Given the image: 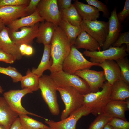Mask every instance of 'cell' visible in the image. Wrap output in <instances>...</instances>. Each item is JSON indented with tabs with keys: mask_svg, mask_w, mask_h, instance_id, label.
Masks as SVG:
<instances>
[{
	"mask_svg": "<svg viewBox=\"0 0 129 129\" xmlns=\"http://www.w3.org/2000/svg\"><path fill=\"white\" fill-rule=\"evenodd\" d=\"M54 129L52 128H51L50 127H48L47 128H43V129Z\"/></svg>",
	"mask_w": 129,
	"mask_h": 129,
	"instance_id": "49",
	"label": "cell"
},
{
	"mask_svg": "<svg viewBox=\"0 0 129 129\" xmlns=\"http://www.w3.org/2000/svg\"><path fill=\"white\" fill-rule=\"evenodd\" d=\"M29 0H0V8L6 6L27 5Z\"/></svg>",
	"mask_w": 129,
	"mask_h": 129,
	"instance_id": "36",
	"label": "cell"
},
{
	"mask_svg": "<svg viewBox=\"0 0 129 129\" xmlns=\"http://www.w3.org/2000/svg\"><path fill=\"white\" fill-rule=\"evenodd\" d=\"M15 60L12 55L0 51V61L9 63H13Z\"/></svg>",
	"mask_w": 129,
	"mask_h": 129,
	"instance_id": "39",
	"label": "cell"
},
{
	"mask_svg": "<svg viewBox=\"0 0 129 129\" xmlns=\"http://www.w3.org/2000/svg\"><path fill=\"white\" fill-rule=\"evenodd\" d=\"M39 78L28 69L26 75L23 76L20 80L22 88L30 90L33 92L37 91L39 89Z\"/></svg>",
	"mask_w": 129,
	"mask_h": 129,
	"instance_id": "26",
	"label": "cell"
},
{
	"mask_svg": "<svg viewBox=\"0 0 129 129\" xmlns=\"http://www.w3.org/2000/svg\"><path fill=\"white\" fill-rule=\"evenodd\" d=\"M59 10L62 18L65 19L73 25L80 27L82 19L73 4L68 9Z\"/></svg>",
	"mask_w": 129,
	"mask_h": 129,
	"instance_id": "27",
	"label": "cell"
},
{
	"mask_svg": "<svg viewBox=\"0 0 129 129\" xmlns=\"http://www.w3.org/2000/svg\"><path fill=\"white\" fill-rule=\"evenodd\" d=\"M73 45L78 49L83 48L86 50L91 52L100 51L101 49L98 42L82 29Z\"/></svg>",
	"mask_w": 129,
	"mask_h": 129,
	"instance_id": "20",
	"label": "cell"
},
{
	"mask_svg": "<svg viewBox=\"0 0 129 129\" xmlns=\"http://www.w3.org/2000/svg\"><path fill=\"white\" fill-rule=\"evenodd\" d=\"M50 44L53 63L49 70L51 73L62 70L63 62L69 54L72 45L64 31L58 26L56 27Z\"/></svg>",
	"mask_w": 129,
	"mask_h": 129,
	"instance_id": "1",
	"label": "cell"
},
{
	"mask_svg": "<svg viewBox=\"0 0 129 129\" xmlns=\"http://www.w3.org/2000/svg\"><path fill=\"white\" fill-rule=\"evenodd\" d=\"M128 111L125 100H111L105 107L104 113L113 118H117L127 120L125 113Z\"/></svg>",
	"mask_w": 129,
	"mask_h": 129,
	"instance_id": "22",
	"label": "cell"
},
{
	"mask_svg": "<svg viewBox=\"0 0 129 129\" xmlns=\"http://www.w3.org/2000/svg\"><path fill=\"white\" fill-rule=\"evenodd\" d=\"M19 117L10 107L3 97L0 96V125L9 129Z\"/></svg>",
	"mask_w": 129,
	"mask_h": 129,
	"instance_id": "18",
	"label": "cell"
},
{
	"mask_svg": "<svg viewBox=\"0 0 129 129\" xmlns=\"http://www.w3.org/2000/svg\"><path fill=\"white\" fill-rule=\"evenodd\" d=\"M21 123L25 129H41L48 127L42 123L29 117L27 115H19Z\"/></svg>",
	"mask_w": 129,
	"mask_h": 129,
	"instance_id": "29",
	"label": "cell"
},
{
	"mask_svg": "<svg viewBox=\"0 0 129 129\" xmlns=\"http://www.w3.org/2000/svg\"><path fill=\"white\" fill-rule=\"evenodd\" d=\"M117 7H115L108 18L109 29L108 35L102 47L103 50L108 49L117 39L122 30L121 24L117 16Z\"/></svg>",
	"mask_w": 129,
	"mask_h": 129,
	"instance_id": "14",
	"label": "cell"
},
{
	"mask_svg": "<svg viewBox=\"0 0 129 129\" xmlns=\"http://www.w3.org/2000/svg\"><path fill=\"white\" fill-rule=\"evenodd\" d=\"M112 118L107 114L103 113L96 117L88 129H103Z\"/></svg>",
	"mask_w": 129,
	"mask_h": 129,
	"instance_id": "30",
	"label": "cell"
},
{
	"mask_svg": "<svg viewBox=\"0 0 129 129\" xmlns=\"http://www.w3.org/2000/svg\"><path fill=\"white\" fill-rule=\"evenodd\" d=\"M33 93L30 90L26 89L11 90L4 92L3 97L11 108L18 115H29L42 117L28 111L21 104V100L23 97L27 94Z\"/></svg>",
	"mask_w": 129,
	"mask_h": 129,
	"instance_id": "9",
	"label": "cell"
},
{
	"mask_svg": "<svg viewBox=\"0 0 129 129\" xmlns=\"http://www.w3.org/2000/svg\"><path fill=\"white\" fill-rule=\"evenodd\" d=\"M107 124L114 129H129V122L120 118H113Z\"/></svg>",
	"mask_w": 129,
	"mask_h": 129,
	"instance_id": "35",
	"label": "cell"
},
{
	"mask_svg": "<svg viewBox=\"0 0 129 129\" xmlns=\"http://www.w3.org/2000/svg\"><path fill=\"white\" fill-rule=\"evenodd\" d=\"M98 66L103 69L105 79L111 85L121 79L120 68L116 61L105 60L99 63Z\"/></svg>",
	"mask_w": 129,
	"mask_h": 129,
	"instance_id": "19",
	"label": "cell"
},
{
	"mask_svg": "<svg viewBox=\"0 0 129 129\" xmlns=\"http://www.w3.org/2000/svg\"><path fill=\"white\" fill-rule=\"evenodd\" d=\"M34 49L31 45H27L25 52V55L30 56L33 53Z\"/></svg>",
	"mask_w": 129,
	"mask_h": 129,
	"instance_id": "42",
	"label": "cell"
},
{
	"mask_svg": "<svg viewBox=\"0 0 129 129\" xmlns=\"http://www.w3.org/2000/svg\"><path fill=\"white\" fill-rule=\"evenodd\" d=\"M80 26L94 38L102 47L108 35L109 29L108 22L97 20L87 21L82 20Z\"/></svg>",
	"mask_w": 129,
	"mask_h": 129,
	"instance_id": "8",
	"label": "cell"
},
{
	"mask_svg": "<svg viewBox=\"0 0 129 129\" xmlns=\"http://www.w3.org/2000/svg\"><path fill=\"white\" fill-rule=\"evenodd\" d=\"M5 27L1 19H0V32Z\"/></svg>",
	"mask_w": 129,
	"mask_h": 129,
	"instance_id": "44",
	"label": "cell"
},
{
	"mask_svg": "<svg viewBox=\"0 0 129 129\" xmlns=\"http://www.w3.org/2000/svg\"><path fill=\"white\" fill-rule=\"evenodd\" d=\"M57 88L65 106L60 116L61 120H63L83 105L84 97L83 95L72 87Z\"/></svg>",
	"mask_w": 129,
	"mask_h": 129,
	"instance_id": "4",
	"label": "cell"
},
{
	"mask_svg": "<svg viewBox=\"0 0 129 129\" xmlns=\"http://www.w3.org/2000/svg\"><path fill=\"white\" fill-rule=\"evenodd\" d=\"M4 91V90L1 86L0 82V94H2Z\"/></svg>",
	"mask_w": 129,
	"mask_h": 129,
	"instance_id": "47",
	"label": "cell"
},
{
	"mask_svg": "<svg viewBox=\"0 0 129 129\" xmlns=\"http://www.w3.org/2000/svg\"><path fill=\"white\" fill-rule=\"evenodd\" d=\"M74 74L85 80L92 92L99 91L106 80L103 71H97L86 69L77 71Z\"/></svg>",
	"mask_w": 129,
	"mask_h": 129,
	"instance_id": "13",
	"label": "cell"
},
{
	"mask_svg": "<svg viewBox=\"0 0 129 129\" xmlns=\"http://www.w3.org/2000/svg\"><path fill=\"white\" fill-rule=\"evenodd\" d=\"M28 5L0 8V19L7 26L17 19L28 16L26 8Z\"/></svg>",
	"mask_w": 129,
	"mask_h": 129,
	"instance_id": "15",
	"label": "cell"
},
{
	"mask_svg": "<svg viewBox=\"0 0 129 129\" xmlns=\"http://www.w3.org/2000/svg\"><path fill=\"white\" fill-rule=\"evenodd\" d=\"M58 26L64 31L71 45H74L77 37L82 30L81 27L73 25L63 18Z\"/></svg>",
	"mask_w": 129,
	"mask_h": 129,
	"instance_id": "28",
	"label": "cell"
},
{
	"mask_svg": "<svg viewBox=\"0 0 129 129\" xmlns=\"http://www.w3.org/2000/svg\"><path fill=\"white\" fill-rule=\"evenodd\" d=\"M129 98V84L120 79L111 85V100L124 101Z\"/></svg>",
	"mask_w": 129,
	"mask_h": 129,
	"instance_id": "24",
	"label": "cell"
},
{
	"mask_svg": "<svg viewBox=\"0 0 129 129\" xmlns=\"http://www.w3.org/2000/svg\"><path fill=\"white\" fill-rule=\"evenodd\" d=\"M40 0H30L26 9L28 15L34 12L36 10L37 6Z\"/></svg>",
	"mask_w": 129,
	"mask_h": 129,
	"instance_id": "38",
	"label": "cell"
},
{
	"mask_svg": "<svg viewBox=\"0 0 129 129\" xmlns=\"http://www.w3.org/2000/svg\"><path fill=\"white\" fill-rule=\"evenodd\" d=\"M8 32V28L5 26L0 32V51L12 56L15 60H20L22 56L19 47L11 39Z\"/></svg>",
	"mask_w": 129,
	"mask_h": 129,
	"instance_id": "16",
	"label": "cell"
},
{
	"mask_svg": "<svg viewBox=\"0 0 129 129\" xmlns=\"http://www.w3.org/2000/svg\"><path fill=\"white\" fill-rule=\"evenodd\" d=\"M126 45V51L129 53V31L120 33L117 39L112 44V46L115 47H120L122 44Z\"/></svg>",
	"mask_w": 129,
	"mask_h": 129,
	"instance_id": "34",
	"label": "cell"
},
{
	"mask_svg": "<svg viewBox=\"0 0 129 129\" xmlns=\"http://www.w3.org/2000/svg\"><path fill=\"white\" fill-rule=\"evenodd\" d=\"M111 85L106 82L101 91L83 95V105L89 108L91 113L95 116L103 113L106 106L111 100Z\"/></svg>",
	"mask_w": 129,
	"mask_h": 129,
	"instance_id": "2",
	"label": "cell"
},
{
	"mask_svg": "<svg viewBox=\"0 0 129 129\" xmlns=\"http://www.w3.org/2000/svg\"><path fill=\"white\" fill-rule=\"evenodd\" d=\"M39 25V23H38L32 26L23 27L20 29L19 31L9 30V36L19 47L22 44L31 45L34 39L37 37Z\"/></svg>",
	"mask_w": 129,
	"mask_h": 129,
	"instance_id": "12",
	"label": "cell"
},
{
	"mask_svg": "<svg viewBox=\"0 0 129 129\" xmlns=\"http://www.w3.org/2000/svg\"><path fill=\"white\" fill-rule=\"evenodd\" d=\"M39 87L42 97L51 113L54 116L59 115L60 111L57 100V88L50 75H43L39 78Z\"/></svg>",
	"mask_w": 129,
	"mask_h": 129,
	"instance_id": "5",
	"label": "cell"
},
{
	"mask_svg": "<svg viewBox=\"0 0 129 129\" xmlns=\"http://www.w3.org/2000/svg\"><path fill=\"white\" fill-rule=\"evenodd\" d=\"M0 129H6L3 126L0 125Z\"/></svg>",
	"mask_w": 129,
	"mask_h": 129,
	"instance_id": "48",
	"label": "cell"
},
{
	"mask_svg": "<svg viewBox=\"0 0 129 129\" xmlns=\"http://www.w3.org/2000/svg\"><path fill=\"white\" fill-rule=\"evenodd\" d=\"M37 8L44 21L58 26L62 17L57 0H40Z\"/></svg>",
	"mask_w": 129,
	"mask_h": 129,
	"instance_id": "11",
	"label": "cell"
},
{
	"mask_svg": "<svg viewBox=\"0 0 129 129\" xmlns=\"http://www.w3.org/2000/svg\"><path fill=\"white\" fill-rule=\"evenodd\" d=\"M44 52L41 62L38 67L33 68L31 71L40 77L43 75L46 70H49L52 64L53 61L51 59V45H44Z\"/></svg>",
	"mask_w": 129,
	"mask_h": 129,
	"instance_id": "25",
	"label": "cell"
},
{
	"mask_svg": "<svg viewBox=\"0 0 129 129\" xmlns=\"http://www.w3.org/2000/svg\"><path fill=\"white\" fill-rule=\"evenodd\" d=\"M82 20H97L100 16V11L95 7L76 0L73 4Z\"/></svg>",
	"mask_w": 129,
	"mask_h": 129,
	"instance_id": "23",
	"label": "cell"
},
{
	"mask_svg": "<svg viewBox=\"0 0 129 129\" xmlns=\"http://www.w3.org/2000/svg\"><path fill=\"white\" fill-rule=\"evenodd\" d=\"M56 26L52 22L43 21L39 24L36 42L39 44H50Z\"/></svg>",
	"mask_w": 129,
	"mask_h": 129,
	"instance_id": "21",
	"label": "cell"
},
{
	"mask_svg": "<svg viewBox=\"0 0 129 129\" xmlns=\"http://www.w3.org/2000/svg\"><path fill=\"white\" fill-rule=\"evenodd\" d=\"M83 54L90 58L91 62L95 63H100L106 60L116 61L126 57L128 54L126 47H115L112 46L108 49L102 51L91 52L85 50Z\"/></svg>",
	"mask_w": 129,
	"mask_h": 129,
	"instance_id": "7",
	"label": "cell"
},
{
	"mask_svg": "<svg viewBox=\"0 0 129 129\" xmlns=\"http://www.w3.org/2000/svg\"><path fill=\"white\" fill-rule=\"evenodd\" d=\"M50 76L57 88L72 87L83 95L91 92L86 81L74 74L67 73L62 70L51 73Z\"/></svg>",
	"mask_w": 129,
	"mask_h": 129,
	"instance_id": "3",
	"label": "cell"
},
{
	"mask_svg": "<svg viewBox=\"0 0 129 129\" xmlns=\"http://www.w3.org/2000/svg\"><path fill=\"white\" fill-rule=\"evenodd\" d=\"M126 103L127 108L128 111L129 110V99L128 98L125 100Z\"/></svg>",
	"mask_w": 129,
	"mask_h": 129,
	"instance_id": "46",
	"label": "cell"
},
{
	"mask_svg": "<svg viewBox=\"0 0 129 129\" xmlns=\"http://www.w3.org/2000/svg\"><path fill=\"white\" fill-rule=\"evenodd\" d=\"M99 64L87 60L83 54L73 45L71 47L69 54L63 62L62 70L67 73L74 74L78 70L90 69L94 66H98Z\"/></svg>",
	"mask_w": 129,
	"mask_h": 129,
	"instance_id": "6",
	"label": "cell"
},
{
	"mask_svg": "<svg viewBox=\"0 0 129 129\" xmlns=\"http://www.w3.org/2000/svg\"><path fill=\"white\" fill-rule=\"evenodd\" d=\"M27 45L25 44H22L19 47V50L22 56L25 55V52Z\"/></svg>",
	"mask_w": 129,
	"mask_h": 129,
	"instance_id": "43",
	"label": "cell"
},
{
	"mask_svg": "<svg viewBox=\"0 0 129 129\" xmlns=\"http://www.w3.org/2000/svg\"><path fill=\"white\" fill-rule=\"evenodd\" d=\"M9 129H25L22 126L19 117L13 123Z\"/></svg>",
	"mask_w": 129,
	"mask_h": 129,
	"instance_id": "41",
	"label": "cell"
},
{
	"mask_svg": "<svg viewBox=\"0 0 129 129\" xmlns=\"http://www.w3.org/2000/svg\"><path fill=\"white\" fill-rule=\"evenodd\" d=\"M44 21L40 16L37 8L33 13L13 21L6 27L9 31H16L22 27L32 26Z\"/></svg>",
	"mask_w": 129,
	"mask_h": 129,
	"instance_id": "17",
	"label": "cell"
},
{
	"mask_svg": "<svg viewBox=\"0 0 129 129\" xmlns=\"http://www.w3.org/2000/svg\"><path fill=\"white\" fill-rule=\"evenodd\" d=\"M103 129H114L111 126L107 124L105 126Z\"/></svg>",
	"mask_w": 129,
	"mask_h": 129,
	"instance_id": "45",
	"label": "cell"
},
{
	"mask_svg": "<svg viewBox=\"0 0 129 129\" xmlns=\"http://www.w3.org/2000/svg\"><path fill=\"white\" fill-rule=\"evenodd\" d=\"M88 4L97 8L99 11L103 13V16L108 18L111 13L108 6L104 3L98 0H86Z\"/></svg>",
	"mask_w": 129,
	"mask_h": 129,
	"instance_id": "33",
	"label": "cell"
},
{
	"mask_svg": "<svg viewBox=\"0 0 129 129\" xmlns=\"http://www.w3.org/2000/svg\"><path fill=\"white\" fill-rule=\"evenodd\" d=\"M91 113L88 107L83 105L67 118L58 121L46 119L45 122L49 127L54 129H76L77 122L83 116Z\"/></svg>",
	"mask_w": 129,
	"mask_h": 129,
	"instance_id": "10",
	"label": "cell"
},
{
	"mask_svg": "<svg viewBox=\"0 0 129 129\" xmlns=\"http://www.w3.org/2000/svg\"><path fill=\"white\" fill-rule=\"evenodd\" d=\"M129 15V0H125L122 11L118 14L117 16L119 22L122 24Z\"/></svg>",
	"mask_w": 129,
	"mask_h": 129,
	"instance_id": "37",
	"label": "cell"
},
{
	"mask_svg": "<svg viewBox=\"0 0 129 129\" xmlns=\"http://www.w3.org/2000/svg\"><path fill=\"white\" fill-rule=\"evenodd\" d=\"M116 61L120 68L121 79L129 84V61L128 58L126 57Z\"/></svg>",
	"mask_w": 129,
	"mask_h": 129,
	"instance_id": "31",
	"label": "cell"
},
{
	"mask_svg": "<svg viewBox=\"0 0 129 129\" xmlns=\"http://www.w3.org/2000/svg\"><path fill=\"white\" fill-rule=\"evenodd\" d=\"M0 73L10 77L14 83L20 81L23 76L16 69L10 66L6 67L0 66Z\"/></svg>",
	"mask_w": 129,
	"mask_h": 129,
	"instance_id": "32",
	"label": "cell"
},
{
	"mask_svg": "<svg viewBox=\"0 0 129 129\" xmlns=\"http://www.w3.org/2000/svg\"><path fill=\"white\" fill-rule=\"evenodd\" d=\"M58 6L59 10L66 9L72 5L71 0H57Z\"/></svg>",
	"mask_w": 129,
	"mask_h": 129,
	"instance_id": "40",
	"label": "cell"
}]
</instances>
